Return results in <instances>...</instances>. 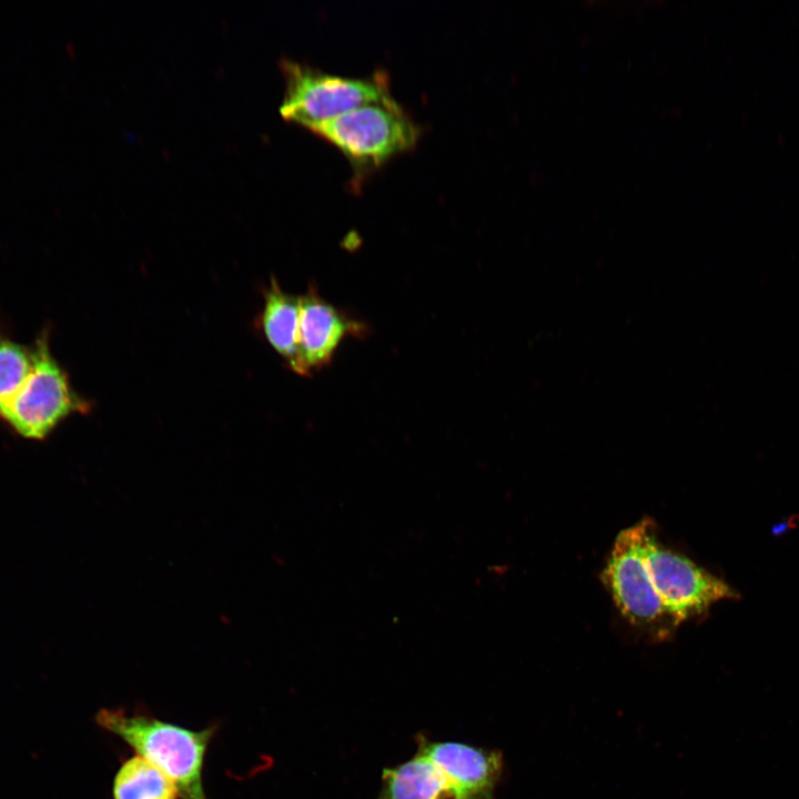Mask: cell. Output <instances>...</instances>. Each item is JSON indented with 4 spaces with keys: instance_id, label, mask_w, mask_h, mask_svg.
Returning <instances> with one entry per match:
<instances>
[{
    "instance_id": "obj_3",
    "label": "cell",
    "mask_w": 799,
    "mask_h": 799,
    "mask_svg": "<svg viewBox=\"0 0 799 799\" xmlns=\"http://www.w3.org/2000/svg\"><path fill=\"white\" fill-rule=\"evenodd\" d=\"M336 145L356 170L378 166L415 145L419 128L392 97L371 102L310 128Z\"/></svg>"
},
{
    "instance_id": "obj_1",
    "label": "cell",
    "mask_w": 799,
    "mask_h": 799,
    "mask_svg": "<svg viewBox=\"0 0 799 799\" xmlns=\"http://www.w3.org/2000/svg\"><path fill=\"white\" fill-rule=\"evenodd\" d=\"M94 719L100 728L162 770L175 783L181 799H208L203 767L216 726L193 730L144 711L129 714L120 708H102Z\"/></svg>"
},
{
    "instance_id": "obj_7",
    "label": "cell",
    "mask_w": 799,
    "mask_h": 799,
    "mask_svg": "<svg viewBox=\"0 0 799 799\" xmlns=\"http://www.w3.org/2000/svg\"><path fill=\"white\" fill-rule=\"evenodd\" d=\"M368 326L324 300L311 284L301 295L295 373L310 376L328 365L347 337H365Z\"/></svg>"
},
{
    "instance_id": "obj_10",
    "label": "cell",
    "mask_w": 799,
    "mask_h": 799,
    "mask_svg": "<svg viewBox=\"0 0 799 799\" xmlns=\"http://www.w3.org/2000/svg\"><path fill=\"white\" fill-rule=\"evenodd\" d=\"M301 296L284 292L272 277L264 292L259 324L269 344L295 373Z\"/></svg>"
},
{
    "instance_id": "obj_9",
    "label": "cell",
    "mask_w": 799,
    "mask_h": 799,
    "mask_svg": "<svg viewBox=\"0 0 799 799\" xmlns=\"http://www.w3.org/2000/svg\"><path fill=\"white\" fill-rule=\"evenodd\" d=\"M376 799H461L441 769L416 752L409 760L382 772Z\"/></svg>"
},
{
    "instance_id": "obj_6",
    "label": "cell",
    "mask_w": 799,
    "mask_h": 799,
    "mask_svg": "<svg viewBox=\"0 0 799 799\" xmlns=\"http://www.w3.org/2000/svg\"><path fill=\"white\" fill-rule=\"evenodd\" d=\"M645 562L664 609L676 627L707 613L718 601L739 597L727 581L661 545L655 526L647 538Z\"/></svg>"
},
{
    "instance_id": "obj_2",
    "label": "cell",
    "mask_w": 799,
    "mask_h": 799,
    "mask_svg": "<svg viewBox=\"0 0 799 799\" xmlns=\"http://www.w3.org/2000/svg\"><path fill=\"white\" fill-rule=\"evenodd\" d=\"M649 518L623 529L614 540L601 579L626 621L655 639H666L676 628L651 583L646 562Z\"/></svg>"
},
{
    "instance_id": "obj_4",
    "label": "cell",
    "mask_w": 799,
    "mask_h": 799,
    "mask_svg": "<svg viewBox=\"0 0 799 799\" xmlns=\"http://www.w3.org/2000/svg\"><path fill=\"white\" fill-rule=\"evenodd\" d=\"M89 408V403L72 390L43 332L32 346L31 371L19 392L0 411V419L18 435L39 441L65 418L84 414Z\"/></svg>"
},
{
    "instance_id": "obj_5",
    "label": "cell",
    "mask_w": 799,
    "mask_h": 799,
    "mask_svg": "<svg viewBox=\"0 0 799 799\" xmlns=\"http://www.w3.org/2000/svg\"><path fill=\"white\" fill-rule=\"evenodd\" d=\"M285 92L281 114L307 129L360 105L392 98L383 74L351 78L284 59Z\"/></svg>"
},
{
    "instance_id": "obj_8",
    "label": "cell",
    "mask_w": 799,
    "mask_h": 799,
    "mask_svg": "<svg viewBox=\"0 0 799 799\" xmlns=\"http://www.w3.org/2000/svg\"><path fill=\"white\" fill-rule=\"evenodd\" d=\"M416 742L417 752L441 769L461 799H496L495 791L504 772L503 754L498 749L434 741L424 735H418Z\"/></svg>"
},
{
    "instance_id": "obj_11",
    "label": "cell",
    "mask_w": 799,
    "mask_h": 799,
    "mask_svg": "<svg viewBox=\"0 0 799 799\" xmlns=\"http://www.w3.org/2000/svg\"><path fill=\"white\" fill-rule=\"evenodd\" d=\"M113 799H178L175 783L148 759L134 755L118 768L112 782Z\"/></svg>"
},
{
    "instance_id": "obj_12",
    "label": "cell",
    "mask_w": 799,
    "mask_h": 799,
    "mask_svg": "<svg viewBox=\"0 0 799 799\" xmlns=\"http://www.w3.org/2000/svg\"><path fill=\"white\" fill-rule=\"evenodd\" d=\"M32 367V347L0 336V411L19 392Z\"/></svg>"
}]
</instances>
